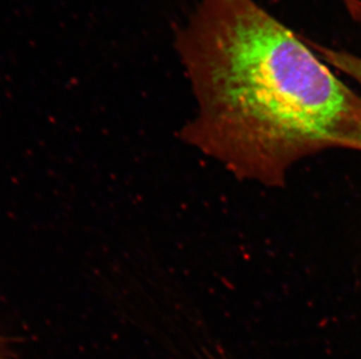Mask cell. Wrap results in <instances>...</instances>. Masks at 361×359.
Listing matches in <instances>:
<instances>
[{
    "label": "cell",
    "instance_id": "3957f363",
    "mask_svg": "<svg viewBox=\"0 0 361 359\" xmlns=\"http://www.w3.org/2000/svg\"><path fill=\"white\" fill-rule=\"evenodd\" d=\"M17 351L14 350L10 339L0 335V359H8L16 356Z\"/></svg>",
    "mask_w": 361,
    "mask_h": 359
},
{
    "label": "cell",
    "instance_id": "6da1fadb",
    "mask_svg": "<svg viewBox=\"0 0 361 359\" xmlns=\"http://www.w3.org/2000/svg\"><path fill=\"white\" fill-rule=\"evenodd\" d=\"M198 104L181 139L234 175L280 184L329 149L361 151V97L254 0H200L176 32Z\"/></svg>",
    "mask_w": 361,
    "mask_h": 359
},
{
    "label": "cell",
    "instance_id": "7a4b0ae2",
    "mask_svg": "<svg viewBox=\"0 0 361 359\" xmlns=\"http://www.w3.org/2000/svg\"><path fill=\"white\" fill-rule=\"evenodd\" d=\"M309 44L322 55V58L329 65L353 78L359 85H361V56L351 54L348 51L331 49L314 42H309Z\"/></svg>",
    "mask_w": 361,
    "mask_h": 359
},
{
    "label": "cell",
    "instance_id": "277c9868",
    "mask_svg": "<svg viewBox=\"0 0 361 359\" xmlns=\"http://www.w3.org/2000/svg\"><path fill=\"white\" fill-rule=\"evenodd\" d=\"M345 6L355 20L361 21V0H343Z\"/></svg>",
    "mask_w": 361,
    "mask_h": 359
},
{
    "label": "cell",
    "instance_id": "5b68a950",
    "mask_svg": "<svg viewBox=\"0 0 361 359\" xmlns=\"http://www.w3.org/2000/svg\"><path fill=\"white\" fill-rule=\"evenodd\" d=\"M8 359H24L23 357L20 356V355H17V356L12 357V358Z\"/></svg>",
    "mask_w": 361,
    "mask_h": 359
}]
</instances>
